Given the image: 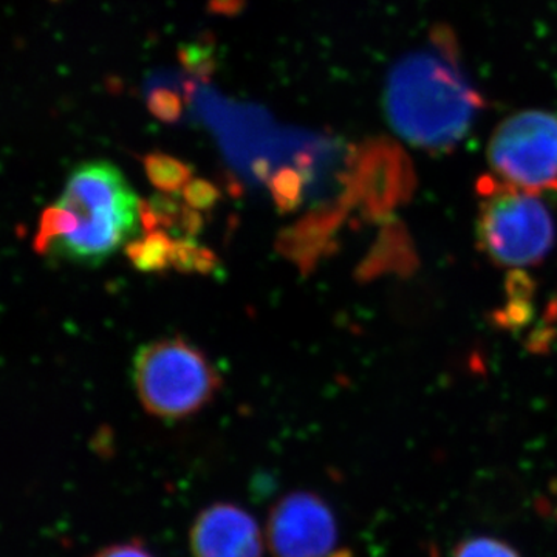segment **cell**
I'll list each match as a JSON object with an SVG mask.
<instances>
[{
	"instance_id": "cell-6",
	"label": "cell",
	"mask_w": 557,
	"mask_h": 557,
	"mask_svg": "<svg viewBox=\"0 0 557 557\" xmlns=\"http://www.w3.org/2000/svg\"><path fill=\"white\" fill-rule=\"evenodd\" d=\"M335 542V516L321 497L292 493L271 508L267 544L274 557H325Z\"/></svg>"
},
{
	"instance_id": "cell-5",
	"label": "cell",
	"mask_w": 557,
	"mask_h": 557,
	"mask_svg": "<svg viewBox=\"0 0 557 557\" xmlns=\"http://www.w3.org/2000/svg\"><path fill=\"white\" fill-rule=\"evenodd\" d=\"M487 160L505 185L533 194L557 190V113L523 110L502 121Z\"/></svg>"
},
{
	"instance_id": "cell-10",
	"label": "cell",
	"mask_w": 557,
	"mask_h": 557,
	"mask_svg": "<svg viewBox=\"0 0 557 557\" xmlns=\"http://www.w3.org/2000/svg\"><path fill=\"white\" fill-rule=\"evenodd\" d=\"M149 182L163 194H177L193 180V170L166 153L152 152L143 157Z\"/></svg>"
},
{
	"instance_id": "cell-9",
	"label": "cell",
	"mask_w": 557,
	"mask_h": 557,
	"mask_svg": "<svg viewBox=\"0 0 557 557\" xmlns=\"http://www.w3.org/2000/svg\"><path fill=\"white\" fill-rule=\"evenodd\" d=\"M310 156L300 157L298 166L281 168L270 175V189L274 203L282 212H292L302 203L304 188L310 180Z\"/></svg>"
},
{
	"instance_id": "cell-14",
	"label": "cell",
	"mask_w": 557,
	"mask_h": 557,
	"mask_svg": "<svg viewBox=\"0 0 557 557\" xmlns=\"http://www.w3.org/2000/svg\"><path fill=\"white\" fill-rule=\"evenodd\" d=\"M454 557H520L511 545L493 537H472L460 544Z\"/></svg>"
},
{
	"instance_id": "cell-4",
	"label": "cell",
	"mask_w": 557,
	"mask_h": 557,
	"mask_svg": "<svg viewBox=\"0 0 557 557\" xmlns=\"http://www.w3.org/2000/svg\"><path fill=\"white\" fill-rule=\"evenodd\" d=\"M134 383L150 416L180 420L203 409L222 381L200 348L182 338H168L139 347Z\"/></svg>"
},
{
	"instance_id": "cell-17",
	"label": "cell",
	"mask_w": 557,
	"mask_h": 557,
	"mask_svg": "<svg viewBox=\"0 0 557 557\" xmlns=\"http://www.w3.org/2000/svg\"><path fill=\"white\" fill-rule=\"evenodd\" d=\"M245 2L247 0H209V10L223 16H234L244 9Z\"/></svg>"
},
{
	"instance_id": "cell-1",
	"label": "cell",
	"mask_w": 557,
	"mask_h": 557,
	"mask_svg": "<svg viewBox=\"0 0 557 557\" xmlns=\"http://www.w3.org/2000/svg\"><path fill=\"white\" fill-rule=\"evenodd\" d=\"M383 100L395 134L429 152L457 148L485 106L461 64L456 35L445 25L399 58L388 72Z\"/></svg>"
},
{
	"instance_id": "cell-2",
	"label": "cell",
	"mask_w": 557,
	"mask_h": 557,
	"mask_svg": "<svg viewBox=\"0 0 557 557\" xmlns=\"http://www.w3.org/2000/svg\"><path fill=\"white\" fill-rule=\"evenodd\" d=\"M67 215V233L49 249L83 265H100L137 239L139 200L119 168L108 161L79 164L57 201Z\"/></svg>"
},
{
	"instance_id": "cell-13",
	"label": "cell",
	"mask_w": 557,
	"mask_h": 557,
	"mask_svg": "<svg viewBox=\"0 0 557 557\" xmlns=\"http://www.w3.org/2000/svg\"><path fill=\"white\" fill-rule=\"evenodd\" d=\"M182 97L175 90L159 87L149 94L148 108L153 116L166 124L177 123L183 115Z\"/></svg>"
},
{
	"instance_id": "cell-15",
	"label": "cell",
	"mask_w": 557,
	"mask_h": 557,
	"mask_svg": "<svg viewBox=\"0 0 557 557\" xmlns=\"http://www.w3.org/2000/svg\"><path fill=\"white\" fill-rule=\"evenodd\" d=\"M183 200L196 211H211L222 200V193L218 186L203 178H193L182 190Z\"/></svg>"
},
{
	"instance_id": "cell-3",
	"label": "cell",
	"mask_w": 557,
	"mask_h": 557,
	"mask_svg": "<svg viewBox=\"0 0 557 557\" xmlns=\"http://www.w3.org/2000/svg\"><path fill=\"white\" fill-rule=\"evenodd\" d=\"M479 240L487 258L507 269L542 262L555 248L556 220L539 194L493 177L479 185Z\"/></svg>"
},
{
	"instance_id": "cell-8",
	"label": "cell",
	"mask_w": 557,
	"mask_h": 557,
	"mask_svg": "<svg viewBox=\"0 0 557 557\" xmlns=\"http://www.w3.org/2000/svg\"><path fill=\"white\" fill-rule=\"evenodd\" d=\"M174 240L163 230L150 231L143 239H135L124 247V255L141 273H161L172 265Z\"/></svg>"
},
{
	"instance_id": "cell-7",
	"label": "cell",
	"mask_w": 557,
	"mask_h": 557,
	"mask_svg": "<svg viewBox=\"0 0 557 557\" xmlns=\"http://www.w3.org/2000/svg\"><path fill=\"white\" fill-rule=\"evenodd\" d=\"M194 557H262V531L249 512L234 504L211 505L189 533Z\"/></svg>"
},
{
	"instance_id": "cell-16",
	"label": "cell",
	"mask_w": 557,
	"mask_h": 557,
	"mask_svg": "<svg viewBox=\"0 0 557 557\" xmlns=\"http://www.w3.org/2000/svg\"><path fill=\"white\" fill-rule=\"evenodd\" d=\"M91 557H153L148 549L143 547L137 541L126 542V544L110 545L95 553Z\"/></svg>"
},
{
	"instance_id": "cell-12",
	"label": "cell",
	"mask_w": 557,
	"mask_h": 557,
	"mask_svg": "<svg viewBox=\"0 0 557 557\" xmlns=\"http://www.w3.org/2000/svg\"><path fill=\"white\" fill-rule=\"evenodd\" d=\"M178 58L186 72L196 78L208 79L214 72V46L208 36L185 44L178 51Z\"/></svg>"
},
{
	"instance_id": "cell-11",
	"label": "cell",
	"mask_w": 557,
	"mask_h": 557,
	"mask_svg": "<svg viewBox=\"0 0 557 557\" xmlns=\"http://www.w3.org/2000/svg\"><path fill=\"white\" fill-rule=\"evenodd\" d=\"M171 263L180 273L212 274L219 267V259L211 249L201 247L190 237H180L174 240Z\"/></svg>"
}]
</instances>
